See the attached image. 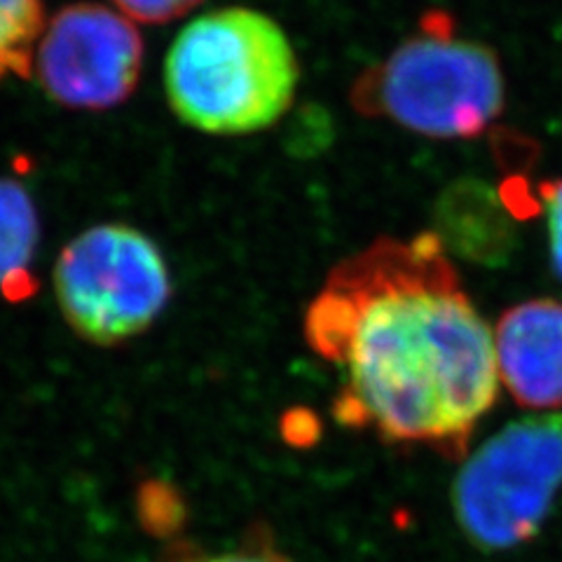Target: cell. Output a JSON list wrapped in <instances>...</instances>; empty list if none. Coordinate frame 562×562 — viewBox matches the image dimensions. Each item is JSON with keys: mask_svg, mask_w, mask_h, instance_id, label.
Returning a JSON list of instances; mask_svg holds the SVG:
<instances>
[{"mask_svg": "<svg viewBox=\"0 0 562 562\" xmlns=\"http://www.w3.org/2000/svg\"><path fill=\"white\" fill-rule=\"evenodd\" d=\"M541 209L549 225V254L553 272L562 279V179L539 183Z\"/></svg>", "mask_w": 562, "mask_h": 562, "instance_id": "7c38bea8", "label": "cell"}, {"mask_svg": "<svg viewBox=\"0 0 562 562\" xmlns=\"http://www.w3.org/2000/svg\"><path fill=\"white\" fill-rule=\"evenodd\" d=\"M301 64L286 31L254 8H221L176 35L165 61L171 111L188 127L241 136L272 127L297 92Z\"/></svg>", "mask_w": 562, "mask_h": 562, "instance_id": "7a4b0ae2", "label": "cell"}, {"mask_svg": "<svg viewBox=\"0 0 562 562\" xmlns=\"http://www.w3.org/2000/svg\"><path fill=\"white\" fill-rule=\"evenodd\" d=\"M113 3L132 22L167 24L195 10L202 0H113Z\"/></svg>", "mask_w": 562, "mask_h": 562, "instance_id": "30bf717a", "label": "cell"}, {"mask_svg": "<svg viewBox=\"0 0 562 562\" xmlns=\"http://www.w3.org/2000/svg\"><path fill=\"white\" fill-rule=\"evenodd\" d=\"M499 382L520 408L562 411V303L535 297L492 328Z\"/></svg>", "mask_w": 562, "mask_h": 562, "instance_id": "52a82bcc", "label": "cell"}, {"mask_svg": "<svg viewBox=\"0 0 562 562\" xmlns=\"http://www.w3.org/2000/svg\"><path fill=\"white\" fill-rule=\"evenodd\" d=\"M183 562H291L281 553L266 530H251L237 549L225 551L218 555L186 558Z\"/></svg>", "mask_w": 562, "mask_h": 562, "instance_id": "8fae6325", "label": "cell"}, {"mask_svg": "<svg viewBox=\"0 0 562 562\" xmlns=\"http://www.w3.org/2000/svg\"><path fill=\"white\" fill-rule=\"evenodd\" d=\"M33 64L43 90L61 105L105 111L134 92L144 41L120 10L76 3L45 24Z\"/></svg>", "mask_w": 562, "mask_h": 562, "instance_id": "8992f818", "label": "cell"}, {"mask_svg": "<svg viewBox=\"0 0 562 562\" xmlns=\"http://www.w3.org/2000/svg\"><path fill=\"white\" fill-rule=\"evenodd\" d=\"M303 333L338 373L333 415L384 443L462 460L499 396L492 328L429 231L380 237L340 260Z\"/></svg>", "mask_w": 562, "mask_h": 562, "instance_id": "6da1fadb", "label": "cell"}, {"mask_svg": "<svg viewBox=\"0 0 562 562\" xmlns=\"http://www.w3.org/2000/svg\"><path fill=\"white\" fill-rule=\"evenodd\" d=\"M45 24L43 0H0V80L31 76Z\"/></svg>", "mask_w": 562, "mask_h": 562, "instance_id": "9c48e42d", "label": "cell"}, {"mask_svg": "<svg viewBox=\"0 0 562 562\" xmlns=\"http://www.w3.org/2000/svg\"><path fill=\"white\" fill-rule=\"evenodd\" d=\"M349 103L363 117L419 136L476 138L504 113V70L495 49L464 38L448 12L431 10L355 80Z\"/></svg>", "mask_w": 562, "mask_h": 562, "instance_id": "3957f363", "label": "cell"}, {"mask_svg": "<svg viewBox=\"0 0 562 562\" xmlns=\"http://www.w3.org/2000/svg\"><path fill=\"white\" fill-rule=\"evenodd\" d=\"M38 244V214L22 183L0 179V293L24 297L33 291L31 262Z\"/></svg>", "mask_w": 562, "mask_h": 562, "instance_id": "ba28073f", "label": "cell"}, {"mask_svg": "<svg viewBox=\"0 0 562 562\" xmlns=\"http://www.w3.org/2000/svg\"><path fill=\"white\" fill-rule=\"evenodd\" d=\"M562 490V411L522 417L473 450L452 483V512L483 551L530 541Z\"/></svg>", "mask_w": 562, "mask_h": 562, "instance_id": "277c9868", "label": "cell"}, {"mask_svg": "<svg viewBox=\"0 0 562 562\" xmlns=\"http://www.w3.org/2000/svg\"><path fill=\"white\" fill-rule=\"evenodd\" d=\"M61 314L97 345L125 342L162 314L171 277L157 244L130 225H97L61 251L55 270Z\"/></svg>", "mask_w": 562, "mask_h": 562, "instance_id": "5b68a950", "label": "cell"}]
</instances>
